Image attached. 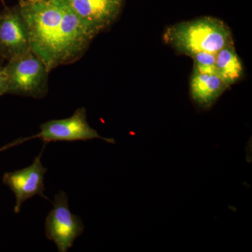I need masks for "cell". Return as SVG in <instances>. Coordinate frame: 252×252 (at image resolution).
Listing matches in <instances>:
<instances>
[{"label":"cell","mask_w":252,"mask_h":252,"mask_svg":"<svg viewBox=\"0 0 252 252\" xmlns=\"http://www.w3.org/2000/svg\"><path fill=\"white\" fill-rule=\"evenodd\" d=\"M94 36L117 18L122 0H63Z\"/></svg>","instance_id":"cell-8"},{"label":"cell","mask_w":252,"mask_h":252,"mask_svg":"<svg viewBox=\"0 0 252 252\" xmlns=\"http://www.w3.org/2000/svg\"><path fill=\"white\" fill-rule=\"evenodd\" d=\"M23 1H26V2L28 3H32V4H34V3L42 2V1H46V0H23Z\"/></svg>","instance_id":"cell-13"},{"label":"cell","mask_w":252,"mask_h":252,"mask_svg":"<svg viewBox=\"0 0 252 252\" xmlns=\"http://www.w3.org/2000/svg\"><path fill=\"white\" fill-rule=\"evenodd\" d=\"M4 69L9 94L41 98L47 93L49 72L32 51L9 59Z\"/></svg>","instance_id":"cell-3"},{"label":"cell","mask_w":252,"mask_h":252,"mask_svg":"<svg viewBox=\"0 0 252 252\" xmlns=\"http://www.w3.org/2000/svg\"><path fill=\"white\" fill-rule=\"evenodd\" d=\"M216 73L228 87L243 76V65L233 45L226 46L216 54Z\"/></svg>","instance_id":"cell-10"},{"label":"cell","mask_w":252,"mask_h":252,"mask_svg":"<svg viewBox=\"0 0 252 252\" xmlns=\"http://www.w3.org/2000/svg\"><path fill=\"white\" fill-rule=\"evenodd\" d=\"M228 88L217 74L193 72L190 81L192 99L200 107L209 108Z\"/></svg>","instance_id":"cell-9"},{"label":"cell","mask_w":252,"mask_h":252,"mask_svg":"<svg viewBox=\"0 0 252 252\" xmlns=\"http://www.w3.org/2000/svg\"><path fill=\"white\" fill-rule=\"evenodd\" d=\"M29 51L28 28L19 8H5L0 14V56L9 60Z\"/></svg>","instance_id":"cell-7"},{"label":"cell","mask_w":252,"mask_h":252,"mask_svg":"<svg viewBox=\"0 0 252 252\" xmlns=\"http://www.w3.org/2000/svg\"><path fill=\"white\" fill-rule=\"evenodd\" d=\"M39 127L40 131L36 135L26 138L18 139L6 145L4 149L24 143L32 139H39L45 145L51 142L87 141L94 139H100L108 143H115L114 139L102 137L99 135L97 130L89 125L86 118L85 108L77 109L72 117L67 119L51 120L44 123Z\"/></svg>","instance_id":"cell-4"},{"label":"cell","mask_w":252,"mask_h":252,"mask_svg":"<svg viewBox=\"0 0 252 252\" xmlns=\"http://www.w3.org/2000/svg\"><path fill=\"white\" fill-rule=\"evenodd\" d=\"M165 38L177 51L190 56L199 52L216 54L223 48L233 45L228 28L213 18L175 25L167 29Z\"/></svg>","instance_id":"cell-2"},{"label":"cell","mask_w":252,"mask_h":252,"mask_svg":"<svg viewBox=\"0 0 252 252\" xmlns=\"http://www.w3.org/2000/svg\"><path fill=\"white\" fill-rule=\"evenodd\" d=\"M45 146L44 144L41 153L35 157L32 164L30 166L16 171L6 172L3 177L4 185L11 189L16 196L15 213H19L23 204L35 195H39L49 200L44 195L46 190L44 176L47 169L43 166L41 161Z\"/></svg>","instance_id":"cell-6"},{"label":"cell","mask_w":252,"mask_h":252,"mask_svg":"<svg viewBox=\"0 0 252 252\" xmlns=\"http://www.w3.org/2000/svg\"><path fill=\"white\" fill-rule=\"evenodd\" d=\"M190 57L194 61V72L202 74H217L216 54L209 52H199Z\"/></svg>","instance_id":"cell-11"},{"label":"cell","mask_w":252,"mask_h":252,"mask_svg":"<svg viewBox=\"0 0 252 252\" xmlns=\"http://www.w3.org/2000/svg\"><path fill=\"white\" fill-rule=\"evenodd\" d=\"M32 52L45 64L48 72L58 67L60 54L72 34L75 16L63 0L28 3L20 0Z\"/></svg>","instance_id":"cell-1"},{"label":"cell","mask_w":252,"mask_h":252,"mask_svg":"<svg viewBox=\"0 0 252 252\" xmlns=\"http://www.w3.org/2000/svg\"><path fill=\"white\" fill-rule=\"evenodd\" d=\"M8 78L4 67L0 66V96L7 94Z\"/></svg>","instance_id":"cell-12"},{"label":"cell","mask_w":252,"mask_h":252,"mask_svg":"<svg viewBox=\"0 0 252 252\" xmlns=\"http://www.w3.org/2000/svg\"><path fill=\"white\" fill-rule=\"evenodd\" d=\"M53 208L46 218V238L54 242L59 252H67L83 233L82 220L69 210L67 194L60 191L55 195Z\"/></svg>","instance_id":"cell-5"}]
</instances>
